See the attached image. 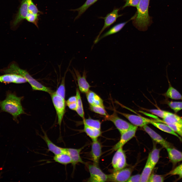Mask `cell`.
I'll use <instances>...</instances> for the list:
<instances>
[{
	"mask_svg": "<svg viewBox=\"0 0 182 182\" xmlns=\"http://www.w3.org/2000/svg\"><path fill=\"white\" fill-rule=\"evenodd\" d=\"M22 98L11 93H7L6 98L0 101L1 110L10 114L15 120L24 112L21 104Z\"/></svg>",
	"mask_w": 182,
	"mask_h": 182,
	"instance_id": "cell-1",
	"label": "cell"
},
{
	"mask_svg": "<svg viewBox=\"0 0 182 182\" xmlns=\"http://www.w3.org/2000/svg\"><path fill=\"white\" fill-rule=\"evenodd\" d=\"M150 0H140L136 7L137 14L134 18V25L141 31L146 30L151 23V18L148 14Z\"/></svg>",
	"mask_w": 182,
	"mask_h": 182,
	"instance_id": "cell-2",
	"label": "cell"
},
{
	"mask_svg": "<svg viewBox=\"0 0 182 182\" xmlns=\"http://www.w3.org/2000/svg\"><path fill=\"white\" fill-rule=\"evenodd\" d=\"M7 71L8 73L18 74L25 77L34 90L43 91L50 94L53 92L49 88L43 85L34 78L26 71L20 69L16 63H10L8 67Z\"/></svg>",
	"mask_w": 182,
	"mask_h": 182,
	"instance_id": "cell-3",
	"label": "cell"
},
{
	"mask_svg": "<svg viewBox=\"0 0 182 182\" xmlns=\"http://www.w3.org/2000/svg\"><path fill=\"white\" fill-rule=\"evenodd\" d=\"M50 94L56 112L58 123L60 126L65 112V99L56 94L55 92H52Z\"/></svg>",
	"mask_w": 182,
	"mask_h": 182,
	"instance_id": "cell-4",
	"label": "cell"
},
{
	"mask_svg": "<svg viewBox=\"0 0 182 182\" xmlns=\"http://www.w3.org/2000/svg\"><path fill=\"white\" fill-rule=\"evenodd\" d=\"M105 120L112 122L121 133L132 128L134 125L120 118L117 115L116 111L110 115L105 116Z\"/></svg>",
	"mask_w": 182,
	"mask_h": 182,
	"instance_id": "cell-5",
	"label": "cell"
},
{
	"mask_svg": "<svg viewBox=\"0 0 182 182\" xmlns=\"http://www.w3.org/2000/svg\"><path fill=\"white\" fill-rule=\"evenodd\" d=\"M88 167L90 176L88 181L103 182L108 180V175L104 173L97 165H89Z\"/></svg>",
	"mask_w": 182,
	"mask_h": 182,
	"instance_id": "cell-6",
	"label": "cell"
},
{
	"mask_svg": "<svg viewBox=\"0 0 182 182\" xmlns=\"http://www.w3.org/2000/svg\"><path fill=\"white\" fill-rule=\"evenodd\" d=\"M132 172L130 168H124L114 170L111 174L108 175L109 181L113 182H126L130 176Z\"/></svg>",
	"mask_w": 182,
	"mask_h": 182,
	"instance_id": "cell-7",
	"label": "cell"
},
{
	"mask_svg": "<svg viewBox=\"0 0 182 182\" xmlns=\"http://www.w3.org/2000/svg\"><path fill=\"white\" fill-rule=\"evenodd\" d=\"M111 164L114 170L123 169L127 165L125 155L122 147L117 150L112 158Z\"/></svg>",
	"mask_w": 182,
	"mask_h": 182,
	"instance_id": "cell-8",
	"label": "cell"
},
{
	"mask_svg": "<svg viewBox=\"0 0 182 182\" xmlns=\"http://www.w3.org/2000/svg\"><path fill=\"white\" fill-rule=\"evenodd\" d=\"M118 112L127 118L134 125L141 127L147 125L153 121L157 122L159 120H155L147 118L140 116L130 114Z\"/></svg>",
	"mask_w": 182,
	"mask_h": 182,
	"instance_id": "cell-9",
	"label": "cell"
},
{
	"mask_svg": "<svg viewBox=\"0 0 182 182\" xmlns=\"http://www.w3.org/2000/svg\"><path fill=\"white\" fill-rule=\"evenodd\" d=\"M119 10V9H115L113 10L112 12L107 14L105 17H101L104 19V25L95 40L94 42V44L97 43V41L98 38L104 30L114 23L118 17L122 15L121 14H118V12Z\"/></svg>",
	"mask_w": 182,
	"mask_h": 182,
	"instance_id": "cell-10",
	"label": "cell"
},
{
	"mask_svg": "<svg viewBox=\"0 0 182 182\" xmlns=\"http://www.w3.org/2000/svg\"><path fill=\"white\" fill-rule=\"evenodd\" d=\"M79 90L82 93H86L89 90L91 86L86 79L87 71L84 69L81 76L79 71L73 68Z\"/></svg>",
	"mask_w": 182,
	"mask_h": 182,
	"instance_id": "cell-11",
	"label": "cell"
},
{
	"mask_svg": "<svg viewBox=\"0 0 182 182\" xmlns=\"http://www.w3.org/2000/svg\"><path fill=\"white\" fill-rule=\"evenodd\" d=\"M137 126H134L131 128L121 133L119 141L113 147L112 150H116L122 147L127 142L132 138L135 135Z\"/></svg>",
	"mask_w": 182,
	"mask_h": 182,
	"instance_id": "cell-12",
	"label": "cell"
},
{
	"mask_svg": "<svg viewBox=\"0 0 182 182\" xmlns=\"http://www.w3.org/2000/svg\"><path fill=\"white\" fill-rule=\"evenodd\" d=\"M143 127L144 130L154 141L160 144L166 149L171 147V144L169 142L164 139L147 125L144 126Z\"/></svg>",
	"mask_w": 182,
	"mask_h": 182,
	"instance_id": "cell-13",
	"label": "cell"
},
{
	"mask_svg": "<svg viewBox=\"0 0 182 182\" xmlns=\"http://www.w3.org/2000/svg\"><path fill=\"white\" fill-rule=\"evenodd\" d=\"M92 140L91 156L94 164L98 166L102 154L101 146L97 139Z\"/></svg>",
	"mask_w": 182,
	"mask_h": 182,
	"instance_id": "cell-14",
	"label": "cell"
},
{
	"mask_svg": "<svg viewBox=\"0 0 182 182\" xmlns=\"http://www.w3.org/2000/svg\"><path fill=\"white\" fill-rule=\"evenodd\" d=\"M2 82L5 83H14L21 84L27 82L26 78L22 76L14 74H6L1 76Z\"/></svg>",
	"mask_w": 182,
	"mask_h": 182,
	"instance_id": "cell-15",
	"label": "cell"
},
{
	"mask_svg": "<svg viewBox=\"0 0 182 182\" xmlns=\"http://www.w3.org/2000/svg\"><path fill=\"white\" fill-rule=\"evenodd\" d=\"M28 13L27 0H22L18 12L13 22L14 27L21 21L26 19Z\"/></svg>",
	"mask_w": 182,
	"mask_h": 182,
	"instance_id": "cell-16",
	"label": "cell"
},
{
	"mask_svg": "<svg viewBox=\"0 0 182 182\" xmlns=\"http://www.w3.org/2000/svg\"><path fill=\"white\" fill-rule=\"evenodd\" d=\"M44 135H40L47 144L48 150L55 155L66 152V148L59 147L53 143L48 138L46 133L43 131Z\"/></svg>",
	"mask_w": 182,
	"mask_h": 182,
	"instance_id": "cell-17",
	"label": "cell"
},
{
	"mask_svg": "<svg viewBox=\"0 0 182 182\" xmlns=\"http://www.w3.org/2000/svg\"><path fill=\"white\" fill-rule=\"evenodd\" d=\"M82 148H83L78 149L66 148V152L71 158L72 164L73 166L78 163L83 164L84 163L80 156V153Z\"/></svg>",
	"mask_w": 182,
	"mask_h": 182,
	"instance_id": "cell-18",
	"label": "cell"
},
{
	"mask_svg": "<svg viewBox=\"0 0 182 182\" xmlns=\"http://www.w3.org/2000/svg\"><path fill=\"white\" fill-rule=\"evenodd\" d=\"M86 95L89 105L104 107L103 100L94 92L89 90L86 93Z\"/></svg>",
	"mask_w": 182,
	"mask_h": 182,
	"instance_id": "cell-19",
	"label": "cell"
},
{
	"mask_svg": "<svg viewBox=\"0 0 182 182\" xmlns=\"http://www.w3.org/2000/svg\"><path fill=\"white\" fill-rule=\"evenodd\" d=\"M163 123L167 125L174 124L178 126L182 125V118L178 116L167 111L165 117L163 119Z\"/></svg>",
	"mask_w": 182,
	"mask_h": 182,
	"instance_id": "cell-20",
	"label": "cell"
},
{
	"mask_svg": "<svg viewBox=\"0 0 182 182\" xmlns=\"http://www.w3.org/2000/svg\"><path fill=\"white\" fill-rule=\"evenodd\" d=\"M168 156L171 161L176 163L182 161V153L177 150L171 147L166 148Z\"/></svg>",
	"mask_w": 182,
	"mask_h": 182,
	"instance_id": "cell-21",
	"label": "cell"
},
{
	"mask_svg": "<svg viewBox=\"0 0 182 182\" xmlns=\"http://www.w3.org/2000/svg\"><path fill=\"white\" fill-rule=\"evenodd\" d=\"M150 123L161 130L175 136L180 141H182L181 138L165 123H161L155 121H152Z\"/></svg>",
	"mask_w": 182,
	"mask_h": 182,
	"instance_id": "cell-22",
	"label": "cell"
},
{
	"mask_svg": "<svg viewBox=\"0 0 182 182\" xmlns=\"http://www.w3.org/2000/svg\"><path fill=\"white\" fill-rule=\"evenodd\" d=\"M128 21L121 23L115 25L107 32L101 35H100L98 38L97 42L100 40L109 35L116 33L120 31L127 23Z\"/></svg>",
	"mask_w": 182,
	"mask_h": 182,
	"instance_id": "cell-23",
	"label": "cell"
},
{
	"mask_svg": "<svg viewBox=\"0 0 182 182\" xmlns=\"http://www.w3.org/2000/svg\"><path fill=\"white\" fill-rule=\"evenodd\" d=\"M83 131L92 140L97 139L101 134V130L84 125Z\"/></svg>",
	"mask_w": 182,
	"mask_h": 182,
	"instance_id": "cell-24",
	"label": "cell"
},
{
	"mask_svg": "<svg viewBox=\"0 0 182 182\" xmlns=\"http://www.w3.org/2000/svg\"><path fill=\"white\" fill-rule=\"evenodd\" d=\"M53 160L55 162L63 165H66L72 163L71 158L66 152L55 155Z\"/></svg>",
	"mask_w": 182,
	"mask_h": 182,
	"instance_id": "cell-25",
	"label": "cell"
},
{
	"mask_svg": "<svg viewBox=\"0 0 182 182\" xmlns=\"http://www.w3.org/2000/svg\"><path fill=\"white\" fill-rule=\"evenodd\" d=\"M154 168L147 159L145 165L141 174V182H148Z\"/></svg>",
	"mask_w": 182,
	"mask_h": 182,
	"instance_id": "cell-26",
	"label": "cell"
},
{
	"mask_svg": "<svg viewBox=\"0 0 182 182\" xmlns=\"http://www.w3.org/2000/svg\"><path fill=\"white\" fill-rule=\"evenodd\" d=\"M160 150L154 146L152 151L149 154L147 159L154 168L160 158Z\"/></svg>",
	"mask_w": 182,
	"mask_h": 182,
	"instance_id": "cell-27",
	"label": "cell"
},
{
	"mask_svg": "<svg viewBox=\"0 0 182 182\" xmlns=\"http://www.w3.org/2000/svg\"><path fill=\"white\" fill-rule=\"evenodd\" d=\"M169 87L165 93L167 97L172 99L182 100V95L176 89L173 88L169 83Z\"/></svg>",
	"mask_w": 182,
	"mask_h": 182,
	"instance_id": "cell-28",
	"label": "cell"
},
{
	"mask_svg": "<svg viewBox=\"0 0 182 182\" xmlns=\"http://www.w3.org/2000/svg\"><path fill=\"white\" fill-rule=\"evenodd\" d=\"M76 96L77 98V107L75 111L83 119H84V114L82 100L79 90L77 88Z\"/></svg>",
	"mask_w": 182,
	"mask_h": 182,
	"instance_id": "cell-29",
	"label": "cell"
},
{
	"mask_svg": "<svg viewBox=\"0 0 182 182\" xmlns=\"http://www.w3.org/2000/svg\"><path fill=\"white\" fill-rule=\"evenodd\" d=\"M98 0H87L85 3L77 9L73 10V11L78 12V15L75 19H77L83 14L90 6L95 3Z\"/></svg>",
	"mask_w": 182,
	"mask_h": 182,
	"instance_id": "cell-30",
	"label": "cell"
},
{
	"mask_svg": "<svg viewBox=\"0 0 182 182\" xmlns=\"http://www.w3.org/2000/svg\"><path fill=\"white\" fill-rule=\"evenodd\" d=\"M84 125L88 126L97 128L100 130L101 129V123L99 120L93 119L90 118L83 119Z\"/></svg>",
	"mask_w": 182,
	"mask_h": 182,
	"instance_id": "cell-31",
	"label": "cell"
},
{
	"mask_svg": "<svg viewBox=\"0 0 182 182\" xmlns=\"http://www.w3.org/2000/svg\"><path fill=\"white\" fill-rule=\"evenodd\" d=\"M89 108L91 110L96 113L104 116H107V113L104 107L95 105H89Z\"/></svg>",
	"mask_w": 182,
	"mask_h": 182,
	"instance_id": "cell-32",
	"label": "cell"
},
{
	"mask_svg": "<svg viewBox=\"0 0 182 182\" xmlns=\"http://www.w3.org/2000/svg\"><path fill=\"white\" fill-rule=\"evenodd\" d=\"M28 13L33 14L38 16L40 12L37 7L33 3L32 0H27Z\"/></svg>",
	"mask_w": 182,
	"mask_h": 182,
	"instance_id": "cell-33",
	"label": "cell"
},
{
	"mask_svg": "<svg viewBox=\"0 0 182 182\" xmlns=\"http://www.w3.org/2000/svg\"><path fill=\"white\" fill-rule=\"evenodd\" d=\"M168 104L169 107L175 112L182 109V102L169 101Z\"/></svg>",
	"mask_w": 182,
	"mask_h": 182,
	"instance_id": "cell-34",
	"label": "cell"
},
{
	"mask_svg": "<svg viewBox=\"0 0 182 182\" xmlns=\"http://www.w3.org/2000/svg\"><path fill=\"white\" fill-rule=\"evenodd\" d=\"M38 15L28 13L26 18V20L28 22L34 24L38 27L37 24Z\"/></svg>",
	"mask_w": 182,
	"mask_h": 182,
	"instance_id": "cell-35",
	"label": "cell"
},
{
	"mask_svg": "<svg viewBox=\"0 0 182 182\" xmlns=\"http://www.w3.org/2000/svg\"><path fill=\"white\" fill-rule=\"evenodd\" d=\"M147 110L163 119L165 117L167 111L160 109H147Z\"/></svg>",
	"mask_w": 182,
	"mask_h": 182,
	"instance_id": "cell-36",
	"label": "cell"
},
{
	"mask_svg": "<svg viewBox=\"0 0 182 182\" xmlns=\"http://www.w3.org/2000/svg\"><path fill=\"white\" fill-rule=\"evenodd\" d=\"M164 178L161 175L154 174H151L148 182H163Z\"/></svg>",
	"mask_w": 182,
	"mask_h": 182,
	"instance_id": "cell-37",
	"label": "cell"
},
{
	"mask_svg": "<svg viewBox=\"0 0 182 182\" xmlns=\"http://www.w3.org/2000/svg\"><path fill=\"white\" fill-rule=\"evenodd\" d=\"M140 0H125L126 3L122 8L127 6H132L136 7Z\"/></svg>",
	"mask_w": 182,
	"mask_h": 182,
	"instance_id": "cell-38",
	"label": "cell"
},
{
	"mask_svg": "<svg viewBox=\"0 0 182 182\" xmlns=\"http://www.w3.org/2000/svg\"><path fill=\"white\" fill-rule=\"evenodd\" d=\"M167 125L175 132L182 137V130L178 125L176 124H172Z\"/></svg>",
	"mask_w": 182,
	"mask_h": 182,
	"instance_id": "cell-39",
	"label": "cell"
},
{
	"mask_svg": "<svg viewBox=\"0 0 182 182\" xmlns=\"http://www.w3.org/2000/svg\"><path fill=\"white\" fill-rule=\"evenodd\" d=\"M141 174H137L130 176L126 182H141Z\"/></svg>",
	"mask_w": 182,
	"mask_h": 182,
	"instance_id": "cell-40",
	"label": "cell"
},
{
	"mask_svg": "<svg viewBox=\"0 0 182 182\" xmlns=\"http://www.w3.org/2000/svg\"><path fill=\"white\" fill-rule=\"evenodd\" d=\"M66 105L70 109L76 110L77 106V102L71 103H66Z\"/></svg>",
	"mask_w": 182,
	"mask_h": 182,
	"instance_id": "cell-41",
	"label": "cell"
},
{
	"mask_svg": "<svg viewBox=\"0 0 182 182\" xmlns=\"http://www.w3.org/2000/svg\"><path fill=\"white\" fill-rule=\"evenodd\" d=\"M182 169V164L172 170L168 174L172 175H175L176 173L180 170Z\"/></svg>",
	"mask_w": 182,
	"mask_h": 182,
	"instance_id": "cell-42",
	"label": "cell"
},
{
	"mask_svg": "<svg viewBox=\"0 0 182 182\" xmlns=\"http://www.w3.org/2000/svg\"><path fill=\"white\" fill-rule=\"evenodd\" d=\"M77 102V98L76 96H71L67 99L66 103H71Z\"/></svg>",
	"mask_w": 182,
	"mask_h": 182,
	"instance_id": "cell-43",
	"label": "cell"
},
{
	"mask_svg": "<svg viewBox=\"0 0 182 182\" xmlns=\"http://www.w3.org/2000/svg\"><path fill=\"white\" fill-rule=\"evenodd\" d=\"M175 175H178L180 178H182V169L177 172Z\"/></svg>",
	"mask_w": 182,
	"mask_h": 182,
	"instance_id": "cell-44",
	"label": "cell"
},
{
	"mask_svg": "<svg viewBox=\"0 0 182 182\" xmlns=\"http://www.w3.org/2000/svg\"><path fill=\"white\" fill-rule=\"evenodd\" d=\"M182 130V125L178 126Z\"/></svg>",
	"mask_w": 182,
	"mask_h": 182,
	"instance_id": "cell-45",
	"label": "cell"
},
{
	"mask_svg": "<svg viewBox=\"0 0 182 182\" xmlns=\"http://www.w3.org/2000/svg\"><path fill=\"white\" fill-rule=\"evenodd\" d=\"M0 82H2V80L1 76H0Z\"/></svg>",
	"mask_w": 182,
	"mask_h": 182,
	"instance_id": "cell-46",
	"label": "cell"
}]
</instances>
